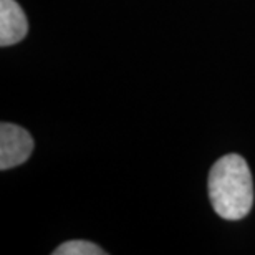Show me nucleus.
I'll list each match as a JSON object with an SVG mask.
<instances>
[{"label": "nucleus", "mask_w": 255, "mask_h": 255, "mask_svg": "<svg viewBox=\"0 0 255 255\" xmlns=\"http://www.w3.org/2000/svg\"><path fill=\"white\" fill-rule=\"evenodd\" d=\"M209 199L219 217L241 221L254 206V182L242 156L226 154L209 172Z\"/></svg>", "instance_id": "1"}, {"label": "nucleus", "mask_w": 255, "mask_h": 255, "mask_svg": "<svg viewBox=\"0 0 255 255\" xmlns=\"http://www.w3.org/2000/svg\"><path fill=\"white\" fill-rule=\"evenodd\" d=\"M28 32V20L15 0H0V45L10 47L22 42Z\"/></svg>", "instance_id": "3"}, {"label": "nucleus", "mask_w": 255, "mask_h": 255, "mask_svg": "<svg viewBox=\"0 0 255 255\" xmlns=\"http://www.w3.org/2000/svg\"><path fill=\"white\" fill-rule=\"evenodd\" d=\"M53 255H105L100 246L88 241H70L62 244L52 252Z\"/></svg>", "instance_id": "4"}, {"label": "nucleus", "mask_w": 255, "mask_h": 255, "mask_svg": "<svg viewBox=\"0 0 255 255\" xmlns=\"http://www.w3.org/2000/svg\"><path fill=\"white\" fill-rule=\"evenodd\" d=\"M35 147L33 137L22 126L3 123L0 125V169L7 171L20 166L32 154Z\"/></svg>", "instance_id": "2"}]
</instances>
